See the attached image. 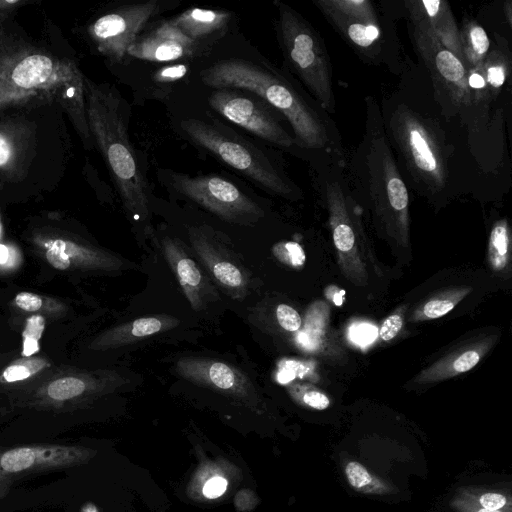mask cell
<instances>
[{
	"label": "cell",
	"instance_id": "obj_1",
	"mask_svg": "<svg viewBox=\"0 0 512 512\" xmlns=\"http://www.w3.org/2000/svg\"><path fill=\"white\" fill-rule=\"evenodd\" d=\"M85 76L70 59L35 47L0 54V109L58 104L67 113L86 148H92L86 101Z\"/></svg>",
	"mask_w": 512,
	"mask_h": 512
},
{
	"label": "cell",
	"instance_id": "obj_2",
	"mask_svg": "<svg viewBox=\"0 0 512 512\" xmlns=\"http://www.w3.org/2000/svg\"><path fill=\"white\" fill-rule=\"evenodd\" d=\"M207 86L256 94L289 122L296 145L316 152L341 153L335 125L321 106L312 105L286 78L243 59L215 62L200 73Z\"/></svg>",
	"mask_w": 512,
	"mask_h": 512
},
{
	"label": "cell",
	"instance_id": "obj_3",
	"mask_svg": "<svg viewBox=\"0 0 512 512\" xmlns=\"http://www.w3.org/2000/svg\"><path fill=\"white\" fill-rule=\"evenodd\" d=\"M86 115L124 207L136 218L149 214L148 185L128 138L120 101L109 88L85 77Z\"/></svg>",
	"mask_w": 512,
	"mask_h": 512
},
{
	"label": "cell",
	"instance_id": "obj_4",
	"mask_svg": "<svg viewBox=\"0 0 512 512\" xmlns=\"http://www.w3.org/2000/svg\"><path fill=\"white\" fill-rule=\"evenodd\" d=\"M363 138L350 160L354 188L364 192L374 208L398 224L407 217L409 196L384 129L377 102L366 97Z\"/></svg>",
	"mask_w": 512,
	"mask_h": 512
},
{
	"label": "cell",
	"instance_id": "obj_5",
	"mask_svg": "<svg viewBox=\"0 0 512 512\" xmlns=\"http://www.w3.org/2000/svg\"><path fill=\"white\" fill-rule=\"evenodd\" d=\"M278 34L288 66L327 113L335 112L332 70L326 46L313 28L291 7L277 2Z\"/></svg>",
	"mask_w": 512,
	"mask_h": 512
},
{
	"label": "cell",
	"instance_id": "obj_6",
	"mask_svg": "<svg viewBox=\"0 0 512 512\" xmlns=\"http://www.w3.org/2000/svg\"><path fill=\"white\" fill-rule=\"evenodd\" d=\"M182 130L198 146L237 170L257 185L279 196H289L293 186L254 145L225 125L199 119L181 122Z\"/></svg>",
	"mask_w": 512,
	"mask_h": 512
},
{
	"label": "cell",
	"instance_id": "obj_7",
	"mask_svg": "<svg viewBox=\"0 0 512 512\" xmlns=\"http://www.w3.org/2000/svg\"><path fill=\"white\" fill-rule=\"evenodd\" d=\"M394 142L419 188L438 192L446 187L447 168L440 143L432 129L405 105L395 109L389 122Z\"/></svg>",
	"mask_w": 512,
	"mask_h": 512
},
{
	"label": "cell",
	"instance_id": "obj_8",
	"mask_svg": "<svg viewBox=\"0 0 512 512\" xmlns=\"http://www.w3.org/2000/svg\"><path fill=\"white\" fill-rule=\"evenodd\" d=\"M171 185L182 195L228 222L250 224L264 215L256 202L219 176L172 173Z\"/></svg>",
	"mask_w": 512,
	"mask_h": 512
},
{
	"label": "cell",
	"instance_id": "obj_9",
	"mask_svg": "<svg viewBox=\"0 0 512 512\" xmlns=\"http://www.w3.org/2000/svg\"><path fill=\"white\" fill-rule=\"evenodd\" d=\"M164 9L155 0L125 5L96 19L88 27V34L102 55L122 62L140 31Z\"/></svg>",
	"mask_w": 512,
	"mask_h": 512
},
{
	"label": "cell",
	"instance_id": "obj_10",
	"mask_svg": "<svg viewBox=\"0 0 512 512\" xmlns=\"http://www.w3.org/2000/svg\"><path fill=\"white\" fill-rule=\"evenodd\" d=\"M209 105L224 118L274 145L288 148L294 138L283 128L270 106L232 89H217Z\"/></svg>",
	"mask_w": 512,
	"mask_h": 512
},
{
	"label": "cell",
	"instance_id": "obj_11",
	"mask_svg": "<svg viewBox=\"0 0 512 512\" xmlns=\"http://www.w3.org/2000/svg\"><path fill=\"white\" fill-rule=\"evenodd\" d=\"M177 371L185 379L213 389L258 413L262 400L251 380L236 367L207 358H182Z\"/></svg>",
	"mask_w": 512,
	"mask_h": 512
},
{
	"label": "cell",
	"instance_id": "obj_12",
	"mask_svg": "<svg viewBox=\"0 0 512 512\" xmlns=\"http://www.w3.org/2000/svg\"><path fill=\"white\" fill-rule=\"evenodd\" d=\"M412 23L417 50L435 83L443 88L455 104H471L473 94L468 85V70L463 61L445 48L425 26Z\"/></svg>",
	"mask_w": 512,
	"mask_h": 512
},
{
	"label": "cell",
	"instance_id": "obj_13",
	"mask_svg": "<svg viewBox=\"0 0 512 512\" xmlns=\"http://www.w3.org/2000/svg\"><path fill=\"white\" fill-rule=\"evenodd\" d=\"M104 389V379L96 373L64 369L36 388L29 404L37 409L68 410L94 398Z\"/></svg>",
	"mask_w": 512,
	"mask_h": 512
},
{
	"label": "cell",
	"instance_id": "obj_14",
	"mask_svg": "<svg viewBox=\"0 0 512 512\" xmlns=\"http://www.w3.org/2000/svg\"><path fill=\"white\" fill-rule=\"evenodd\" d=\"M96 451L83 446L59 444L25 445L0 454V470L6 475L81 465Z\"/></svg>",
	"mask_w": 512,
	"mask_h": 512
},
{
	"label": "cell",
	"instance_id": "obj_15",
	"mask_svg": "<svg viewBox=\"0 0 512 512\" xmlns=\"http://www.w3.org/2000/svg\"><path fill=\"white\" fill-rule=\"evenodd\" d=\"M319 10L354 47L368 49L381 35L376 11L365 0H316Z\"/></svg>",
	"mask_w": 512,
	"mask_h": 512
},
{
	"label": "cell",
	"instance_id": "obj_16",
	"mask_svg": "<svg viewBox=\"0 0 512 512\" xmlns=\"http://www.w3.org/2000/svg\"><path fill=\"white\" fill-rule=\"evenodd\" d=\"M36 242L44 248L46 261L56 270L113 271L123 266L117 256L69 236L38 237Z\"/></svg>",
	"mask_w": 512,
	"mask_h": 512
},
{
	"label": "cell",
	"instance_id": "obj_17",
	"mask_svg": "<svg viewBox=\"0 0 512 512\" xmlns=\"http://www.w3.org/2000/svg\"><path fill=\"white\" fill-rule=\"evenodd\" d=\"M35 129L30 122L0 120V178L17 181L25 175L32 159Z\"/></svg>",
	"mask_w": 512,
	"mask_h": 512
},
{
	"label": "cell",
	"instance_id": "obj_18",
	"mask_svg": "<svg viewBox=\"0 0 512 512\" xmlns=\"http://www.w3.org/2000/svg\"><path fill=\"white\" fill-rule=\"evenodd\" d=\"M192 246L214 280L232 297L246 295L249 280L243 268L231 260L227 252L201 228L190 230Z\"/></svg>",
	"mask_w": 512,
	"mask_h": 512
},
{
	"label": "cell",
	"instance_id": "obj_19",
	"mask_svg": "<svg viewBox=\"0 0 512 512\" xmlns=\"http://www.w3.org/2000/svg\"><path fill=\"white\" fill-rule=\"evenodd\" d=\"M195 48L196 42L168 20L147 35L137 38L127 55L152 62H169L191 56Z\"/></svg>",
	"mask_w": 512,
	"mask_h": 512
},
{
	"label": "cell",
	"instance_id": "obj_20",
	"mask_svg": "<svg viewBox=\"0 0 512 512\" xmlns=\"http://www.w3.org/2000/svg\"><path fill=\"white\" fill-rule=\"evenodd\" d=\"M162 248L191 307L196 311L203 309L214 293L205 275L177 240L164 237Z\"/></svg>",
	"mask_w": 512,
	"mask_h": 512
},
{
	"label": "cell",
	"instance_id": "obj_21",
	"mask_svg": "<svg viewBox=\"0 0 512 512\" xmlns=\"http://www.w3.org/2000/svg\"><path fill=\"white\" fill-rule=\"evenodd\" d=\"M407 6L412 22L425 26L445 48L463 61L460 31L446 1H408Z\"/></svg>",
	"mask_w": 512,
	"mask_h": 512
},
{
	"label": "cell",
	"instance_id": "obj_22",
	"mask_svg": "<svg viewBox=\"0 0 512 512\" xmlns=\"http://www.w3.org/2000/svg\"><path fill=\"white\" fill-rule=\"evenodd\" d=\"M239 476V469L226 459L205 460L191 477L187 495L195 501L217 499L227 492L231 483H238Z\"/></svg>",
	"mask_w": 512,
	"mask_h": 512
},
{
	"label": "cell",
	"instance_id": "obj_23",
	"mask_svg": "<svg viewBox=\"0 0 512 512\" xmlns=\"http://www.w3.org/2000/svg\"><path fill=\"white\" fill-rule=\"evenodd\" d=\"M177 323V320L167 316L138 318L103 332L93 340L90 348L106 350L126 345L137 339L171 328Z\"/></svg>",
	"mask_w": 512,
	"mask_h": 512
},
{
	"label": "cell",
	"instance_id": "obj_24",
	"mask_svg": "<svg viewBox=\"0 0 512 512\" xmlns=\"http://www.w3.org/2000/svg\"><path fill=\"white\" fill-rule=\"evenodd\" d=\"M231 19V13L223 10L190 8L170 21L188 38L201 40L223 30Z\"/></svg>",
	"mask_w": 512,
	"mask_h": 512
},
{
	"label": "cell",
	"instance_id": "obj_25",
	"mask_svg": "<svg viewBox=\"0 0 512 512\" xmlns=\"http://www.w3.org/2000/svg\"><path fill=\"white\" fill-rule=\"evenodd\" d=\"M459 31L464 65L467 70L481 68L488 57L490 47L486 31L474 21L466 23Z\"/></svg>",
	"mask_w": 512,
	"mask_h": 512
},
{
	"label": "cell",
	"instance_id": "obj_26",
	"mask_svg": "<svg viewBox=\"0 0 512 512\" xmlns=\"http://www.w3.org/2000/svg\"><path fill=\"white\" fill-rule=\"evenodd\" d=\"M344 474L350 487L362 494L389 495L398 489L388 481L371 473L364 465L348 460L344 463Z\"/></svg>",
	"mask_w": 512,
	"mask_h": 512
},
{
	"label": "cell",
	"instance_id": "obj_27",
	"mask_svg": "<svg viewBox=\"0 0 512 512\" xmlns=\"http://www.w3.org/2000/svg\"><path fill=\"white\" fill-rule=\"evenodd\" d=\"M13 303L18 309L33 314H49L56 316L63 315L67 310L64 303L57 299L28 291H22L16 294Z\"/></svg>",
	"mask_w": 512,
	"mask_h": 512
},
{
	"label": "cell",
	"instance_id": "obj_28",
	"mask_svg": "<svg viewBox=\"0 0 512 512\" xmlns=\"http://www.w3.org/2000/svg\"><path fill=\"white\" fill-rule=\"evenodd\" d=\"M455 494L489 510L512 509L510 495L503 492L464 486L459 487Z\"/></svg>",
	"mask_w": 512,
	"mask_h": 512
},
{
	"label": "cell",
	"instance_id": "obj_29",
	"mask_svg": "<svg viewBox=\"0 0 512 512\" xmlns=\"http://www.w3.org/2000/svg\"><path fill=\"white\" fill-rule=\"evenodd\" d=\"M51 366L50 362L42 357H23L10 363L2 372L0 382L15 383L27 380Z\"/></svg>",
	"mask_w": 512,
	"mask_h": 512
},
{
	"label": "cell",
	"instance_id": "obj_30",
	"mask_svg": "<svg viewBox=\"0 0 512 512\" xmlns=\"http://www.w3.org/2000/svg\"><path fill=\"white\" fill-rule=\"evenodd\" d=\"M509 233L506 221L495 224L490 234L489 258L494 269L505 267L508 259Z\"/></svg>",
	"mask_w": 512,
	"mask_h": 512
},
{
	"label": "cell",
	"instance_id": "obj_31",
	"mask_svg": "<svg viewBox=\"0 0 512 512\" xmlns=\"http://www.w3.org/2000/svg\"><path fill=\"white\" fill-rule=\"evenodd\" d=\"M46 326V318L42 314H32L25 321L22 331V350L23 357H30L40 350L39 341L42 338Z\"/></svg>",
	"mask_w": 512,
	"mask_h": 512
},
{
	"label": "cell",
	"instance_id": "obj_32",
	"mask_svg": "<svg viewBox=\"0 0 512 512\" xmlns=\"http://www.w3.org/2000/svg\"><path fill=\"white\" fill-rule=\"evenodd\" d=\"M274 256L282 263L300 268L304 265L306 256L303 248L297 242H280L273 247Z\"/></svg>",
	"mask_w": 512,
	"mask_h": 512
},
{
	"label": "cell",
	"instance_id": "obj_33",
	"mask_svg": "<svg viewBox=\"0 0 512 512\" xmlns=\"http://www.w3.org/2000/svg\"><path fill=\"white\" fill-rule=\"evenodd\" d=\"M482 70H484V79L493 89L500 88L506 79V67L504 61L496 56L487 57Z\"/></svg>",
	"mask_w": 512,
	"mask_h": 512
},
{
	"label": "cell",
	"instance_id": "obj_34",
	"mask_svg": "<svg viewBox=\"0 0 512 512\" xmlns=\"http://www.w3.org/2000/svg\"><path fill=\"white\" fill-rule=\"evenodd\" d=\"M348 334L352 342L364 347L377 338L378 329L370 323H355L349 328Z\"/></svg>",
	"mask_w": 512,
	"mask_h": 512
},
{
	"label": "cell",
	"instance_id": "obj_35",
	"mask_svg": "<svg viewBox=\"0 0 512 512\" xmlns=\"http://www.w3.org/2000/svg\"><path fill=\"white\" fill-rule=\"evenodd\" d=\"M293 397L298 400L302 405L307 406L309 408L315 410H324L329 407L330 400L329 398L322 392L317 390H306L297 392L291 391Z\"/></svg>",
	"mask_w": 512,
	"mask_h": 512
},
{
	"label": "cell",
	"instance_id": "obj_36",
	"mask_svg": "<svg viewBox=\"0 0 512 512\" xmlns=\"http://www.w3.org/2000/svg\"><path fill=\"white\" fill-rule=\"evenodd\" d=\"M276 318L279 325L290 332L299 330L302 320L299 313L289 305L280 304L276 308Z\"/></svg>",
	"mask_w": 512,
	"mask_h": 512
},
{
	"label": "cell",
	"instance_id": "obj_37",
	"mask_svg": "<svg viewBox=\"0 0 512 512\" xmlns=\"http://www.w3.org/2000/svg\"><path fill=\"white\" fill-rule=\"evenodd\" d=\"M319 306L313 307L308 313L306 329L304 330L317 338L323 331L327 319L326 306L323 303H320Z\"/></svg>",
	"mask_w": 512,
	"mask_h": 512
},
{
	"label": "cell",
	"instance_id": "obj_38",
	"mask_svg": "<svg viewBox=\"0 0 512 512\" xmlns=\"http://www.w3.org/2000/svg\"><path fill=\"white\" fill-rule=\"evenodd\" d=\"M259 502L258 495L249 488L239 490L233 500L237 512H250L256 508Z\"/></svg>",
	"mask_w": 512,
	"mask_h": 512
},
{
	"label": "cell",
	"instance_id": "obj_39",
	"mask_svg": "<svg viewBox=\"0 0 512 512\" xmlns=\"http://www.w3.org/2000/svg\"><path fill=\"white\" fill-rule=\"evenodd\" d=\"M188 71V67L184 64H175L162 67L154 74L156 82L168 83L180 80Z\"/></svg>",
	"mask_w": 512,
	"mask_h": 512
},
{
	"label": "cell",
	"instance_id": "obj_40",
	"mask_svg": "<svg viewBox=\"0 0 512 512\" xmlns=\"http://www.w3.org/2000/svg\"><path fill=\"white\" fill-rule=\"evenodd\" d=\"M308 371V367L304 363L297 361H285L281 365L278 373V381L280 383H287L295 377H302Z\"/></svg>",
	"mask_w": 512,
	"mask_h": 512
},
{
	"label": "cell",
	"instance_id": "obj_41",
	"mask_svg": "<svg viewBox=\"0 0 512 512\" xmlns=\"http://www.w3.org/2000/svg\"><path fill=\"white\" fill-rule=\"evenodd\" d=\"M455 303L450 300H431L424 306L423 313L429 319L439 318L454 308Z\"/></svg>",
	"mask_w": 512,
	"mask_h": 512
},
{
	"label": "cell",
	"instance_id": "obj_42",
	"mask_svg": "<svg viewBox=\"0 0 512 512\" xmlns=\"http://www.w3.org/2000/svg\"><path fill=\"white\" fill-rule=\"evenodd\" d=\"M403 320L400 315H391L384 320L378 334L384 341L392 340L401 330Z\"/></svg>",
	"mask_w": 512,
	"mask_h": 512
},
{
	"label": "cell",
	"instance_id": "obj_43",
	"mask_svg": "<svg viewBox=\"0 0 512 512\" xmlns=\"http://www.w3.org/2000/svg\"><path fill=\"white\" fill-rule=\"evenodd\" d=\"M450 507L456 512H512V509L489 510L456 494L450 501Z\"/></svg>",
	"mask_w": 512,
	"mask_h": 512
},
{
	"label": "cell",
	"instance_id": "obj_44",
	"mask_svg": "<svg viewBox=\"0 0 512 512\" xmlns=\"http://www.w3.org/2000/svg\"><path fill=\"white\" fill-rule=\"evenodd\" d=\"M480 360V355L475 350H468L462 353L453 363L456 373H463L472 369Z\"/></svg>",
	"mask_w": 512,
	"mask_h": 512
},
{
	"label": "cell",
	"instance_id": "obj_45",
	"mask_svg": "<svg viewBox=\"0 0 512 512\" xmlns=\"http://www.w3.org/2000/svg\"><path fill=\"white\" fill-rule=\"evenodd\" d=\"M468 85L471 90L480 91L485 88L486 82L483 74L479 72V69L468 71Z\"/></svg>",
	"mask_w": 512,
	"mask_h": 512
},
{
	"label": "cell",
	"instance_id": "obj_46",
	"mask_svg": "<svg viewBox=\"0 0 512 512\" xmlns=\"http://www.w3.org/2000/svg\"><path fill=\"white\" fill-rule=\"evenodd\" d=\"M25 3L23 0H0V20Z\"/></svg>",
	"mask_w": 512,
	"mask_h": 512
},
{
	"label": "cell",
	"instance_id": "obj_47",
	"mask_svg": "<svg viewBox=\"0 0 512 512\" xmlns=\"http://www.w3.org/2000/svg\"><path fill=\"white\" fill-rule=\"evenodd\" d=\"M325 295L329 298L336 306H341L344 301L345 291L337 288L336 286H329L325 290Z\"/></svg>",
	"mask_w": 512,
	"mask_h": 512
},
{
	"label": "cell",
	"instance_id": "obj_48",
	"mask_svg": "<svg viewBox=\"0 0 512 512\" xmlns=\"http://www.w3.org/2000/svg\"><path fill=\"white\" fill-rule=\"evenodd\" d=\"M298 342L301 344L302 347L306 349H315L318 346L319 340L317 337L309 334L306 331H302L297 336Z\"/></svg>",
	"mask_w": 512,
	"mask_h": 512
},
{
	"label": "cell",
	"instance_id": "obj_49",
	"mask_svg": "<svg viewBox=\"0 0 512 512\" xmlns=\"http://www.w3.org/2000/svg\"><path fill=\"white\" fill-rule=\"evenodd\" d=\"M8 487H9V484H8L7 476L4 475L0 470V498L6 494Z\"/></svg>",
	"mask_w": 512,
	"mask_h": 512
},
{
	"label": "cell",
	"instance_id": "obj_50",
	"mask_svg": "<svg viewBox=\"0 0 512 512\" xmlns=\"http://www.w3.org/2000/svg\"><path fill=\"white\" fill-rule=\"evenodd\" d=\"M80 512H100L97 506L92 502H86Z\"/></svg>",
	"mask_w": 512,
	"mask_h": 512
},
{
	"label": "cell",
	"instance_id": "obj_51",
	"mask_svg": "<svg viewBox=\"0 0 512 512\" xmlns=\"http://www.w3.org/2000/svg\"><path fill=\"white\" fill-rule=\"evenodd\" d=\"M8 258V248L0 245V263H5Z\"/></svg>",
	"mask_w": 512,
	"mask_h": 512
},
{
	"label": "cell",
	"instance_id": "obj_52",
	"mask_svg": "<svg viewBox=\"0 0 512 512\" xmlns=\"http://www.w3.org/2000/svg\"><path fill=\"white\" fill-rule=\"evenodd\" d=\"M505 10H507L508 22L511 23V3L510 2L507 3V7L505 8Z\"/></svg>",
	"mask_w": 512,
	"mask_h": 512
},
{
	"label": "cell",
	"instance_id": "obj_53",
	"mask_svg": "<svg viewBox=\"0 0 512 512\" xmlns=\"http://www.w3.org/2000/svg\"><path fill=\"white\" fill-rule=\"evenodd\" d=\"M0 230H1V215H0Z\"/></svg>",
	"mask_w": 512,
	"mask_h": 512
}]
</instances>
